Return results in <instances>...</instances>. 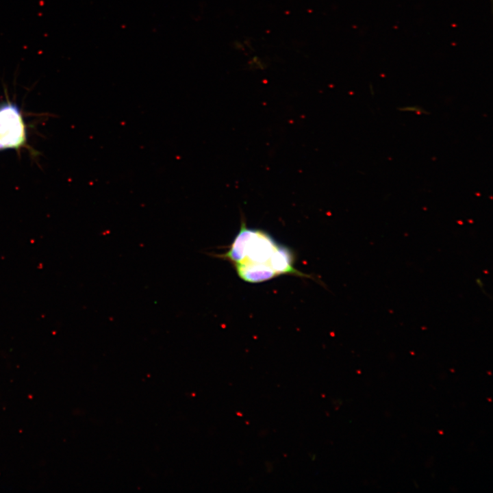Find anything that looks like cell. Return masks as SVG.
I'll return each instance as SVG.
<instances>
[{"instance_id":"obj_1","label":"cell","mask_w":493,"mask_h":493,"mask_svg":"<svg viewBox=\"0 0 493 493\" xmlns=\"http://www.w3.org/2000/svg\"><path fill=\"white\" fill-rule=\"evenodd\" d=\"M278 244L266 232L248 228L244 223L225 253L213 254V256L236 264L241 260L259 263H270V257Z\"/></svg>"},{"instance_id":"obj_2","label":"cell","mask_w":493,"mask_h":493,"mask_svg":"<svg viewBox=\"0 0 493 493\" xmlns=\"http://www.w3.org/2000/svg\"><path fill=\"white\" fill-rule=\"evenodd\" d=\"M26 142V126L21 109L11 101L0 103V151L18 149Z\"/></svg>"},{"instance_id":"obj_3","label":"cell","mask_w":493,"mask_h":493,"mask_svg":"<svg viewBox=\"0 0 493 493\" xmlns=\"http://www.w3.org/2000/svg\"><path fill=\"white\" fill-rule=\"evenodd\" d=\"M234 266L239 277L247 282H262L277 275L269 263L241 260Z\"/></svg>"},{"instance_id":"obj_4","label":"cell","mask_w":493,"mask_h":493,"mask_svg":"<svg viewBox=\"0 0 493 493\" xmlns=\"http://www.w3.org/2000/svg\"><path fill=\"white\" fill-rule=\"evenodd\" d=\"M270 263L277 275L294 274L306 276L296 270L294 266V258L290 250L283 246L278 245L270 260Z\"/></svg>"}]
</instances>
